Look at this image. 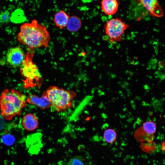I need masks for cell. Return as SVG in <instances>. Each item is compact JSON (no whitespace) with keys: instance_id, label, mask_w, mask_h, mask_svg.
Wrapping results in <instances>:
<instances>
[{"instance_id":"obj_7","label":"cell","mask_w":165,"mask_h":165,"mask_svg":"<svg viewBox=\"0 0 165 165\" xmlns=\"http://www.w3.org/2000/svg\"><path fill=\"white\" fill-rule=\"evenodd\" d=\"M141 4L151 16L157 17L163 16V10L158 0H139Z\"/></svg>"},{"instance_id":"obj_8","label":"cell","mask_w":165,"mask_h":165,"mask_svg":"<svg viewBox=\"0 0 165 165\" xmlns=\"http://www.w3.org/2000/svg\"><path fill=\"white\" fill-rule=\"evenodd\" d=\"M26 102L40 108L45 109L51 107L50 102L45 92L43 93L40 97L34 94L29 95L27 98Z\"/></svg>"},{"instance_id":"obj_6","label":"cell","mask_w":165,"mask_h":165,"mask_svg":"<svg viewBox=\"0 0 165 165\" xmlns=\"http://www.w3.org/2000/svg\"><path fill=\"white\" fill-rule=\"evenodd\" d=\"M6 58L8 63L14 67L20 66L25 59L24 52L19 46L11 48L7 51Z\"/></svg>"},{"instance_id":"obj_15","label":"cell","mask_w":165,"mask_h":165,"mask_svg":"<svg viewBox=\"0 0 165 165\" xmlns=\"http://www.w3.org/2000/svg\"><path fill=\"white\" fill-rule=\"evenodd\" d=\"M2 141L7 145H12L15 141L14 137L9 134H4L2 137Z\"/></svg>"},{"instance_id":"obj_5","label":"cell","mask_w":165,"mask_h":165,"mask_svg":"<svg viewBox=\"0 0 165 165\" xmlns=\"http://www.w3.org/2000/svg\"><path fill=\"white\" fill-rule=\"evenodd\" d=\"M129 27L121 19L113 18L108 21L104 26L106 35L112 43L121 41L125 31Z\"/></svg>"},{"instance_id":"obj_10","label":"cell","mask_w":165,"mask_h":165,"mask_svg":"<svg viewBox=\"0 0 165 165\" xmlns=\"http://www.w3.org/2000/svg\"><path fill=\"white\" fill-rule=\"evenodd\" d=\"M22 124L24 128L28 131H32L37 127L38 122L36 116L29 113L24 116L22 119Z\"/></svg>"},{"instance_id":"obj_12","label":"cell","mask_w":165,"mask_h":165,"mask_svg":"<svg viewBox=\"0 0 165 165\" xmlns=\"http://www.w3.org/2000/svg\"><path fill=\"white\" fill-rule=\"evenodd\" d=\"M82 25L81 20L76 16H72L69 17L66 26L68 30L72 32L78 31Z\"/></svg>"},{"instance_id":"obj_17","label":"cell","mask_w":165,"mask_h":165,"mask_svg":"<svg viewBox=\"0 0 165 165\" xmlns=\"http://www.w3.org/2000/svg\"><path fill=\"white\" fill-rule=\"evenodd\" d=\"M67 165H85V164L81 157L77 156L70 160Z\"/></svg>"},{"instance_id":"obj_3","label":"cell","mask_w":165,"mask_h":165,"mask_svg":"<svg viewBox=\"0 0 165 165\" xmlns=\"http://www.w3.org/2000/svg\"><path fill=\"white\" fill-rule=\"evenodd\" d=\"M52 107L57 111L66 110L72 106L76 94L56 86L50 87L45 92Z\"/></svg>"},{"instance_id":"obj_11","label":"cell","mask_w":165,"mask_h":165,"mask_svg":"<svg viewBox=\"0 0 165 165\" xmlns=\"http://www.w3.org/2000/svg\"><path fill=\"white\" fill-rule=\"evenodd\" d=\"M69 17L65 12L60 10L55 14L53 21L56 26L63 29L66 27Z\"/></svg>"},{"instance_id":"obj_9","label":"cell","mask_w":165,"mask_h":165,"mask_svg":"<svg viewBox=\"0 0 165 165\" xmlns=\"http://www.w3.org/2000/svg\"><path fill=\"white\" fill-rule=\"evenodd\" d=\"M119 7L117 0H102L101 9L106 14L111 16L115 14L117 12Z\"/></svg>"},{"instance_id":"obj_13","label":"cell","mask_w":165,"mask_h":165,"mask_svg":"<svg viewBox=\"0 0 165 165\" xmlns=\"http://www.w3.org/2000/svg\"><path fill=\"white\" fill-rule=\"evenodd\" d=\"M144 131L147 134L154 135L156 130L155 123L151 121H146L143 124L142 127Z\"/></svg>"},{"instance_id":"obj_16","label":"cell","mask_w":165,"mask_h":165,"mask_svg":"<svg viewBox=\"0 0 165 165\" xmlns=\"http://www.w3.org/2000/svg\"><path fill=\"white\" fill-rule=\"evenodd\" d=\"M10 14L8 10L2 12L0 14V23L2 24L7 23L10 20Z\"/></svg>"},{"instance_id":"obj_14","label":"cell","mask_w":165,"mask_h":165,"mask_svg":"<svg viewBox=\"0 0 165 165\" xmlns=\"http://www.w3.org/2000/svg\"><path fill=\"white\" fill-rule=\"evenodd\" d=\"M116 132L111 129H107L104 132V138L105 140L108 143L114 142L116 139Z\"/></svg>"},{"instance_id":"obj_18","label":"cell","mask_w":165,"mask_h":165,"mask_svg":"<svg viewBox=\"0 0 165 165\" xmlns=\"http://www.w3.org/2000/svg\"><path fill=\"white\" fill-rule=\"evenodd\" d=\"M4 123L2 117L0 116V131L4 128Z\"/></svg>"},{"instance_id":"obj_2","label":"cell","mask_w":165,"mask_h":165,"mask_svg":"<svg viewBox=\"0 0 165 165\" xmlns=\"http://www.w3.org/2000/svg\"><path fill=\"white\" fill-rule=\"evenodd\" d=\"M26 97L20 92L14 89H5L0 96V109L2 116L10 120L20 115L26 106Z\"/></svg>"},{"instance_id":"obj_4","label":"cell","mask_w":165,"mask_h":165,"mask_svg":"<svg viewBox=\"0 0 165 165\" xmlns=\"http://www.w3.org/2000/svg\"><path fill=\"white\" fill-rule=\"evenodd\" d=\"M33 50L28 49L20 70L21 75L25 78L24 86L27 88L40 86L42 81L38 68L32 61Z\"/></svg>"},{"instance_id":"obj_1","label":"cell","mask_w":165,"mask_h":165,"mask_svg":"<svg viewBox=\"0 0 165 165\" xmlns=\"http://www.w3.org/2000/svg\"><path fill=\"white\" fill-rule=\"evenodd\" d=\"M17 38L21 43L31 49L42 47H48L50 38L46 26L38 23L35 20L31 23L22 24Z\"/></svg>"}]
</instances>
